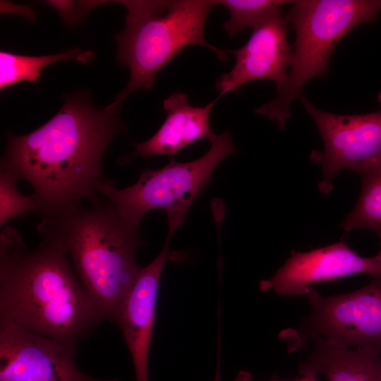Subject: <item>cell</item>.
I'll return each mask as SVG.
<instances>
[{"label": "cell", "mask_w": 381, "mask_h": 381, "mask_svg": "<svg viewBox=\"0 0 381 381\" xmlns=\"http://www.w3.org/2000/svg\"><path fill=\"white\" fill-rule=\"evenodd\" d=\"M114 111L94 107L81 93L66 97L60 111L34 131L8 134L0 169L28 181L42 215L92 201L109 181L102 159L124 126Z\"/></svg>", "instance_id": "6da1fadb"}, {"label": "cell", "mask_w": 381, "mask_h": 381, "mask_svg": "<svg viewBox=\"0 0 381 381\" xmlns=\"http://www.w3.org/2000/svg\"><path fill=\"white\" fill-rule=\"evenodd\" d=\"M66 248L42 237L29 250L11 225L0 235V318L76 345L103 320Z\"/></svg>", "instance_id": "7a4b0ae2"}, {"label": "cell", "mask_w": 381, "mask_h": 381, "mask_svg": "<svg viewBox=\"0 0 381 381\" xmlns=\"http://www.w3.org/2000/svg\"><path fill=\"white\" fill-rule=\"evenodd\" d=\"M89 202L42 215L37 229L63 245L102 319L116 323L142 269L135 260L143 246L140 226L99 194Z\"/></svg>", "instance_id": "3957f363"}, {"label": "cell", "mask_w": 381, "mask_h": 381, "mask_svg": "<svg viewBox=\"0 0 381 381\" xmlns=\"http://www.w3.org/2000/svg\"><path fill=\"white\" fill-rule=\"evenodd\" d=\"M126 8V25L116 36L117 61L130 70L126 87L109 106L119 111L137 89L150 90L160 70L190 45L204 47L221 61L227 55L209 44L204 28L214 0L119 1Z\"/></svg>", "instance_id": "277c9868"}, {"label": "cell", "mask_w": 381, "mask_h": 381, "mask_svg": "<svg viewBox=\"0 0 381 381\" xmlns=\"http://www.w3.org/2000/svg\"><path fill=\"white\" fill-rule=\"evenodd\" d=\"M285 16L296 33L293 61L277 96L254 111L284 130L289 107L300 97L306 83L324 77L330 56L339 41L353 28L377 19L381 0L294 1Z\"/></svg>", "instance_id": "5b68a950"}, {"label": "cell", "mask_w": 381, "mask_h": 381, "mask_svg": "<svg viewBox=\"0 0 381 381\" xmlns=\"http://www.w3.org/2000/svg\"><path fill=\"white\" fill-rule=\"evenodd\" d=\"M210 150L201 157L188 162L173 158L160 169H147L133 185L119 189L109 180L97 192L130 222L140 226L150 210L167 211L169 226L180 227L195 198L205 189L217 166L236 149L229 131L217 135Z\"/></svg>", "instance_id": "8992f818"}, {"label": "cell", "mask_w": 381, "mask_h": 381, "mask_svg": "<svg viewBox=\"0 0 381 381\" xmlns=\"http://www.w3.org/2000/svg\"><path fill=\"white\" fill-rule=\"evenodd\" d=\"M304 296L308 313L296 328L281 333L290 351L307 348L319 337L337 348L381 351V276L351 292L325 296L310 287Z\"/></svg>", "instance_id": "52a82bcc"}, {"label": "cell", "mask_w": 381, "mask_h": 381, "mask_svg": "<svg viewBox=\"0 0 381 381\" xmlns=\"http://www.w3.org/2000/svg\"><path fill=\"white\" fill-rule=\"evenodd\" d=\"M300 99L323 142L322 150L310 155L311 161L322 169L318 184L322 193L332 190L333 180L341 170L361 174L381 161V108L368 114L341 115L318 109L303 95ZM377 99L381 105V92Z\"/></svg>", "instance_id": "ba28073f"}, {"label": "cell", "mask_w": 381, "mask_h": 381, "mask_svg": "<svg viewBox=\"0 0 381 381\" xmlns=\"http://www.w3.org/2000/svg\"><path fill=\"white\" fill-rule=\"evenodd\" d=\"M77 346L0 318V381H119L79 370Z\"/></svg>", "instance_id": "9c48e42d"}, {"label": "cell", "mask_w": 381, "mask_h": 381, "mask_svg": "<svg viewBox=\"0 0 381 381\" xmlns=\"http://www.w3.org/2000/svg\"><path fill=\"white\" fill-rule=\"evenodd\" d=\"M358 274L381 276V253L363 257L340 241L307 252L292 250L270 279L260 282L259 290H272L281 296H304L315 284Z\"/></svg>", "instance_id": "30bf717a"}, {"label": "cell", "mask_w": 381, "mask_h": 381, "mask_svg": "<svg viewBox=\"0 0 381 381\" xmlns=\"http://www.w3.org/2000/svg\"><path fill=\"white\" fill-rule=\"evenodd\" d=\"M288 22L279 7L266 16L241 47L228 50L236 61L231 70L222 75L216 83L217 99L246 83L268 79L276 90L286 82L292 64L294 52L286 34Z\"/></svg>", "instance_id": "8fae6325"}, {"label": "cell", "mask_w": 381, "mask_h": 381, "mask_svg": "<svg viewBox=\"0 0 381 381\" xmlns=\"http://www.w3.org/2000/svg\"><path fill=\"white\" fill-rule=\"evenodd\" d=\"M174 234L169 231L159 254L141 269L123 303L116 322L131 353L136 381H150L148 357L156 318L158 286L162 270L169 258V244Z\"/></svg>", "instance_id": "7c38bea8"}, {"label": "cell", "mask_w": 381, "mask_h": 381, "mask_svg": "<svg viewBox=\"0 0 381 381\" xmlns=\"http://www.w3.org/2000/svg\"><path fill=\"white\" fill-rule=\"evenodd\" d=\"M217 99L198 107L190 104L185 93L171 94L163 102L167 116L159 129L147 140L135 143V152L121 164L138 156L163 155L172 158L177 152L198 140H213L217 135L211 131L209 117Z\"/></svg>", "instance_id": "4fadbf2b"}, {"label": "cell", "mask_w": 381, "mask_h": 381, "mask_svg": "<svg viewBox=\"0 0 381 381\" xmlns=\"http://www.w3.org/2000/svg\"><path fill=\"white\" fill-rule=\"evenodd\" d=\"M312 349L299 364V373L321 374L327 381H381V351L332 346L313 337Z\"/></svg>", "instance_id": "5bb4252c"}, {"label": "cell", "mask_w": 381, "mask_h": 381, "mask_svg": "<svg viewBox=\"0 0 381 381\" xmlns=\"http://www.w3.org/2000/svg\"><path fill=\"white\" fill-rule=\"evenodd\" d=\"M94 53L78 48L56 54L33 56L0 52V88H4L25 80L35 83L41 71L49 64L64 60H73L87 64Z\"/></svg>", "instance_id": "9a60e30c"}, {"label": "cell", "mask_w": 381, "mask_h": 381, "mask_svg": "<svg viewBox=\"0 0 381 381\" xmlns=\"http://www.w3.org/2000/svg\"><path fill=\"white\" fill-rule=\"evenodd\" d=\"M361 188L358 201L341 227L346 231L371 229L381 236V161L359 174Z\"/></svg>", "instance_id": "2e32d148"}, {"label": "cell", "mask_w": 381, "mask_h": 381, "mask_svg": "<svg viewBox=\"0 0 381 381\" xmlns=\"http://www.w3.org/2000/svg\"><path fill=\"white\" fill-rule=\"evenodd\" d=\"M292 1L283 0H220L229 11V18L223 28L232 38L246 28H254L274 9Z\"/></svg>", "instance_id": "e0dca14e"}, {"label": "cell", "mask_w": 381, "mask_h": 381, "mask_svg": "<svg viewBox=\"0 0 381 381\" xmlns=\"http://www.w3.org/2000/svg\"><path fill=\"white\" fill-rule=\"evenodd\" d=\"M17 178L11 172L0 169V226L29 212H40L37 200L32 194L25 196L16 188Z\"/></svg>", "instance_id": "ac0fdd59"}, {"label": "cell", "mask_w": 381, "mask_h": 381, "mask_svg": "<svg viewBox=\"0 0 381 381\" xmlns=\"http://www.w3.org/2000/svg\"><path fill=\"white\" fill-rule=\"evenodd\" d=\"M317 377L318 375L314 373H306L301 374V377L293 380L272 379L269 381H318ZM234 381H253L251 373L246 370H241Z\"/></svg>", "instance_id": "d6986e66"}, {"label": "cell", "mask_w": 381, "mask_h": 381, "mask_svg": "<svg viewBox=\"0 0 381 381\" xmlns=\"http://www.w3.org/2000/svg\"><path fill=\"white\" fill-rule=\"evenodd\" d=\"M214 381H220L219 377V374H218V373L217 374V377H216V379H215Z\"/></svg>", "instance_id": "ffe728a7"}, {"label": "cell", "mask_w": 381, "mask_h": 381, "mask_svg": "<svg viewBox=\"0 0 381 381\" xmlns=\"http://www.w3.org/2000/svg\"><path fill=\"white\" fill-rule=\"evenodd\" d=\"M379 238H380V250H379L378 253H381V236L379 237Z\"/></svg>", "instance_id": "44dd1931"}]
</instances>
